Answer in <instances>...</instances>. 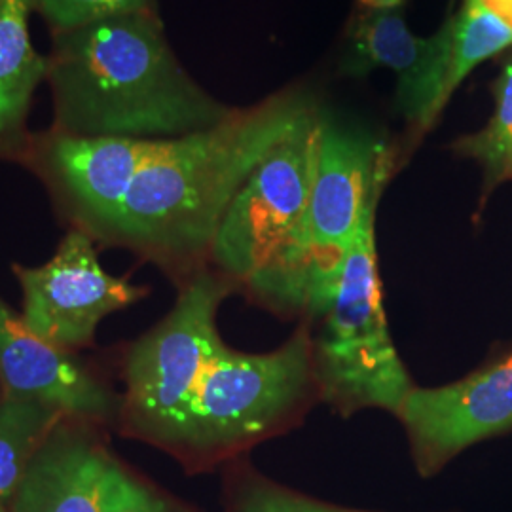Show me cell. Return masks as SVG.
I'll return each mask as SVG.
<instances>
[{"label": "cell", "mask_w": 512, "mask_h": 512, "mask_svg": "<svg viewBox=\"0 0 512 512\" xmlns=\"http://www.w3.org/2000/svg\"><path fill=\"white\" fill-rule=\"evenodd\" d=\"M313 109L306 93H277L213 128L158 141L99 241L128 249L181 287L209 268L220 222L256 165Z\"/></svg>", "instance_id": "obj_1"}, {"label": "cell", "mask_w": 512, "mask_h": 512, "mask_svg": "<svg viewBox=\"0 0 512 512\" xmlns=\"http://www.w3.org/2000/svg\"><path fill=\"white\" fill-rule=\"evenodd\" d=\"M46 57L50 129L67 137L177 139L213 128L234 112L184 69L158 12L54 33Z\"/></svg>", "instance_id": "obj_2"}, {"label": "cell", "mask_w": 512, "mask_h": 512, "mask_svg": "<svg viewBox=\"0 0 512 512\" xmlns=\"http://www.w3.org/2000/svg\"><path fill=\"white\" fill-rule=\"evenodd\" d=\"M319 403L311 323L300 321L285 344L266 353L224 344L158 448L202 473L293 431Z\"/></svg>", "instance_id": "obj_3"}, {"label": "cell", "mask_w": 512, "mask_h": 512, "mask_svg": "<svg viewBox=\"0 0 512 512\" xmlns=\"http://www.w3.org/2000/svg\"><path fill=\"white\" fill-rule=\"evenodd\" d=\"M395 167L384 141L323 118L302 222L241 293L281 319L313 323L334 296L366 203Z\"/></svg>", "instance_id": "obj_4"}, {"label": "cell", "mask_w": 512, "mask_h": 512, "mask_svg": "<svg viewBox=\"0 0 512 512\" xmlns=\"http://www.w3.org/2000/svg\"><path fill=\"white\" fill-rule=\"evenodd\" d=\"M385 186L366 203L327 310L311 323L319 401L342 418L363 410L393 416L416 387L391 338L376 251V211Z\"/></svg>", "instance_id": "obj_5"}, {"label": "cell", "mask_w": 512, "mask_h": 512, "mask_svg": "<svg viewBox=\"0 0 512 512\" xmlns=\"http://www.w3.org/2000/svg\"><path fill=\"white\" fill-rule=\"evenodd\" d=\"M236 293L238 283L209 266L183 283L171 311L131 344L118 408L126 435L160 446L224 346L217 325L220 306Z\"/></svg>", "instance_id": "obj_6"}, {"label": "cell", "mask_w": 512, "mask_h": 512, "mask_svg": "<svg viewBox=\"0 0 512 512\" xmlns=\"http://www.w3.org/2000/svg\"><path fill=\"white\" fill-rule=\"evenodd\" d=\"M321 112L311 110L256 165L220 222L209 266L241 289L300 226L317 167Z\"/></svg>", "instance_id": "obj_7"}, {"label": "cell", "mask_w": 512, "mask_h": 512, "mask_svg": "<svg viewBox=\"0 0 512 512\" xmlns=\"http://www.w3.org/2000/svg\"><path fill=\"white\" fill-rule=\"evenodd\" d=\"M95 243L84 230L71 228L48 262L12 266L23 294L21 319L42 340L69 353L90 346L101 321L148 294V287L109 274Z\"/></svg>", "instance_id": "obj_8"}, {"label": "cell", "mask_w": 512, "mask_h": 512, "mask_svg": "<svg viewBox=\"0 0 512 512\" xmlns=\"http://www.w3.org/2000/svg\"><path fill=\"white\" fill-rule=\"evenodd\" d=\"M421 478H433L461 452L512 429V351L452 384L416 385L395 416Z\"/></svg>", "instance_id": "obj_9"}, {"label": "cell", "mask_w": 512, "mask_h": 512, "mask_svg": "<svg viewBox=\"0 0 512 512\" xmlns=\"http://www.w3.org/2000/svg\"><path fill=\"white\" fill-rule=\"evenodd\" d=\"M0 389L2 397L50 404L73 420L109 421L120 399L80 365L25 325L0 296Z\"/></svg>", "instance_id": "obj_10"}, {"label": "cell", "mask_w": 512, "mask_h": 512, "mask_svg": "<svg viewBox=\"0 0 512 512\" xmlns=\"http://www.w3.org/2000/svg\"><path fill=\"white\" fill-rule=\"evenodd\" d=\"M437 48V33L429 38L412 33L406 23L404 0H359L349 29L348 54L342 63V74L361 78L376 69L395 73V105L412 131L420 116Z\"/></svg>", "instance_id": "obj_11"}, {"label": "cell", "mask_w": 512, "mask_h": 512, "mask_svg": "<svg viewBox=\"0 0 512 512\" xmlns=\"http://www.w3.org/2000/svg\"><path fill=\"white\" fill-rule=\"evenodd\" d=\"M109 461L88 421L65 418L31 461L10 512H103Z\"/></svg>", "instance_id": "obj_12"}, {"label": "cell", "mask_w": 512, "mask_h": 512, "mask_svg": "<svg viewBox=\"0 0 512 512\" xmlns=\"http://www.w3.org/2000/svg\"><path fill=\"white\" fill-rule=\"evenodd\" d=\"M439 48L429 71L410 148L433 128L450 97L478 65L512 48V27L482 2L461 0L458 12L437 31Z\"/></svg>", "instance_id": "obj_13"}, {"label": "cell", "mask_w": 512, "mask_h": 512, "mask_svg": "<svg viewBox=\"0 0 512 512\" xmlns=\"http://www.w3.org/2000/svg\"><path fill=\"white\" fill-rule=\"evenodd\" d=\"M33 14V0H0V160L8 162H19L29 143V116L48 74V57L31 38Z\"/></svg>", "instance_id": "obj_14"}, {"label": "cell", "mask_w": 512, "mask_h": 512, "mask_svg": "<svg viewBox=\"0 0 512 512\" xmlns=\"http://www.w3.org/2000/svg\"><path fill=\"white\" fill-rule=\"evenodd\" d=\"M65 418L50 404L0 397V512H10L31 461Z\"/></svg>", "instance_id": "obj_15"}, {"label": "cell", "mask_w": 512, "mask_h": 512, "mask_svg": "<svg viewBox=\"0 0 512 512\" xmlns=\"http://www.w3.org/2000/svg\"><path fill=\"white\" fill-rule=\"evenodd\" d=\"M226 512H380L344 507L302 494L260 473L245 459L232 461L224 482Z\"/></svg>", "instance_id": "obj_16"}, {"label": "cell", "mask_w": 512, "mask_h": 512, "mask_svg": "<svg viewBox=\"0 0 512 512\" xmlns=\"http://www.w3.org/2000/svg\"><path fill=\"white\" fill-rule=\"evenodd\" d=\"M495 109L486 128L461 137L454 145L459 156L471 158L484 171V198L497 184L511 179L512 165V48L494 84Z\"/></svg>", "instance_id": "obj_17"}, {"label": "cell", "mask_w": 512, "mask_h": 512, "mask_svg": "<svg viewBox=\"0 0 512 512\" xmlns=\"http://www.w3.org/2000/svg\"><path fill=\"white\" fill-rule=\"evenodd\" d=\"M103 512H202L165 492L110 456L103 484Z\"/></svg>", "instance_id": "obj_18"}, {"label": "cell", "mask_w": 512, "mask_h": 512, "mask_svg": "<svg viewBox=\"0 0 512 512\" xmlns=\"http://www.w3.org/2000/svg\"><path fill=\"white\" fill-rule=\"evenodd\" d=\"M33 8L38 18L46 23L50 35L112 16L158 12L156 0H33Z\"/></svg>", "instance_id": "obj_19"}, {"label": "cell", "mask_w": 512, "mask_h": 512, "mask_svg": "<svg viewBox=\"0 0 512 512\" xmlns=\"http://www.w3.org/2000/svg\"><path fill=\"white\" fill-rule=\"evenodd\" d=\"M495 16L503 19L507 25L512 27V0H482Z\"/></svg>", "instance_id": "obj_20"}, {"label": "cell", "mask_w": 512, "mask_h": 512, "mask_svg": "<svg viewBox=\"0 0 512 512\" xmlns=\"http://www.w3.org/2000/svg\"><path fill=\"white\" fill-rule=\"evenodd\" d=\"M511 179H512V165H511Z\"/></svg>", "instance_id": "obj_21"}]
</instances>
